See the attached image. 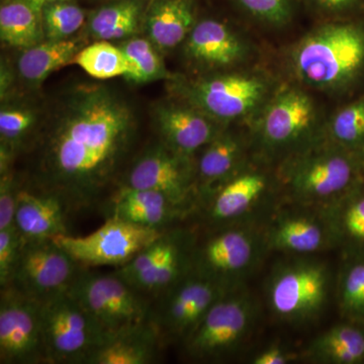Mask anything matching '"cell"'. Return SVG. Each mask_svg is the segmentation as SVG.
Listing matches in <instances>:
<instances>
[{"label":"cell","mask_w":364,"mask_h":364,"mask_svg":"<svg viewBox=\"0 0 364 364\" xmlns=\"http://www.w3.org/2000/svg\"><path fill=\"white\" fill-rule=\"evenodd\" d=\"M337 298L343 318L364 323V257L345 258Z\"/></svg>","instance_id":"1f68e13d"},{"label":"cell","mask_w":364,"mask_h":364,"mask_svg":"<svg viewBox=\"0 0 364 364\" xmlns=\"http://www.w3.org/2000/svg\"><path fill=\"white\" fill-rule=\"evenodd\" d=\"M291 353L282 347L272 346L256 354L251 363L253 364H286L293 360Z\"/></svg>","instance_id":"ab89813d"},{"label":"cell","mask_w":364,"mask_h":364,"mask_svg":"<svg viewBox=\"0 0 364 364\" xmlns=\"http://www.w3.org/2000/svg\"><path fill=\"white\" fill-rule=\"evenodd\" d=\"M326 139L345 149L364 153V92L327 116Z\"/></svg>","instance_id":"f1b7e54d"},{"label":"cell","mask_w":364,"mask_h":364,"mask_svg":"<svg viewBox=\"0 0 364 364\" xmlns=\"http://www.w3.org/2000/svg\"><path fill=\"white\" fill-rule=\"evenodd\" d=\"M255 306L246 294L229 291L210 306L184 340L189 358L217 361L240 348L252 331Z\"/></svg>","instance_id":"52a82bcc"},{"label":"cell","mask_w":364,"mask_h":364,"mask_svg":"<svg viewBox=\"0 0 364 364\" xmlns=\"http://www.w3.org/2000/svg\"><path fill=\"white\" fill-rule=\"evenodd\" d=\"M121 48L130 66L127 78L144 83L165 75L161 59L149 41L132 39Z\"/></svg>","instance_id":"836d02e7"},{"label":"cell","mask_w":364,"mask_h":364,"mask_svg":"<svg viewBox=\"0 0 364 364\" xmlns=\"http://www.w3.org/2000/svg\"><path fill=\"white\" fill-rule=\"evenodd\" d=\"M72 63L77 64L97 79H109L128 75L130 66L122 48L112 45L109 41L93 43L79 51Z\"/></svg>","instance_id":"4dcf8cb0"},{"label":"cell","mask_w":364,"mask_h":364,"mask_svg":"<svg viewBox=\"0 0 364 364\" xmlns=\"http://www.w3.org/2000/svg\"><path fill=\"white\" fill-rule=\"evenodd\" d=\"M363 165H364V153H363Z\"/></svg>","instance_id":"b9f144b4"},{"label":"cell","mask_w":364,"mask_h":364,"mask_svg":"<svg viewBox=\"0 0 364 364\" xmlns=\"http://www.w3.org/2000/svg\"><path fill=\"white\" fill-rule=\"evenodd\" d=\"M0 363H48L41 303L9 287L1 289Z\"/></svg>","instance_id":"5bb4252c"},{"label":"cell","mask_w":364,"mask_h":364,"mask_svg":"<svg viewBox=\"0 0 364 364\" xmlns=\"http://www.w3.org/2000/svg\"><path fill=\"white\" fill-rule=\"evenodd\" d=\"M183 46L186 58L205 74L262 64L259 46L248 33L215 18L196 21Z\"/></svg>","instance_id":"30bf717a"},{"label":"cell","mask_w":364,"mask_h":364,"mask_svg":"<svg viewBox=\"0 0 364 364\" xmlns=\"http://www.w3.org/2000/svg\"><path fill=\"white\" fill-rule=\"evenodd\" d=\"M229 291H232L188 272L161 294L160 308L157 312L153 311V324L160 336L184 341L210 306Z\"/></svg>","instance_id":"9a60e30c"},{"label":"cell","mask_w":364,"mask_h":364,"mask_svg":"<svg viewBox=\"0 0 364 364\" xmlns=\"http://www.w3.org/2000/svg\"><path fill=\"white\" fill-rule=\"evenodd\" d=\"M159 332L152 323L98 347L86 364H147L156 358Z\"/></svg>","instance_id":"484cf974"},{"label":"cell","mask_w":364,"mask_h":364,"mask_svg":"<svg viewBox=\"0 0 364 364\" xmlns=\"http://www.w3.org/2000/svg\"><path fill=\"white\" fill-rule=\"evenodd\" d=\"M40 303L48 363L86 364L102 345L87 314L68 291Z\"/></svg>","instance_id":"9c48e42d"},{"label":"cell","mask_w":364,"mask_h":364,"mask_svg":"<svg viewBox=\"0 0 364 364\" xmlns=\"http://www.w3.org/2000/svg\"><path fill=\"white\" fill-rule=\"evenodd\" d=\"M196 21L195 0H153L146 14L151 41L162 50L183 44Z\"/></svg>","instance_id":"603a6c76"},{"label":"cell","mask_w":364,"mask_h":364,"mask_svg":"<svg viewBox=\"0 0 364 364\" xmlns=\"http://www.w3.org/2000/svg\"><path fill=\"white\" fill-rule=\"evenodd\" d=\"M33 124L32 112L18 109H2L0 112L1 148L13 154L14 146L28 133Z\"/></svg>","instance_id":"8d00e7d4"},{"label":"cell","mask_w":364,"mask_h":364,"mask_svg":"<svg viewBox=\"0 0 364 364\" xmlns=\"http://www.w3.org/2000/svg\"><path fill=\"white\" fill-rule=\"evenodd\" d=\"M131 127L128 109L109 93L83 97L48 143L46 191L61 196L71 210L92 205L127 149Z\"/></svg>","instance_id":"6da1fadb"},{"label":"cell","mask_w":364,"mask_h":364,"mask_svg":"<svg viewBox=\"0 0 364 364\" xmlns=\"http://www.w3.org/2000/svg\"><path fill=\"white\" fill-rule=\"evenodd\" d=\"M329 282L327 268L317 261H294L280 267L268 286L272 312L289 323L311 320L325 306Z\"/></svg>","instance_id":"8fae6325"},{"label":"cell","mask_w":364,"mask_h":364,"mask_svg":"<svg viewBox=\"0 0 364 364\" xmlns=\"http://www.w3.org/2000/svg\"><path fill=\"white\" fill-rule=\"evenodd\" d=\"M77 53L75 41L48 40L26 49L18 59V71L28 82L40 83L52 72L72 63Z\"/></svg>","instance_id":"4316f807"},{"label":"cell","mask_w":364,"mask_h":364,"mask_svg":"<svg viewBox=\"0 0 364 364\" xmlns=\"http://www.w3.org/2000/svg\"><path fill=\"white\" fill-rule=\"evenodd\" d=\"M141 11L139 0H114L93 14L90 21L91 35L100 41L128 37L138 28Z\"/></svg>","instance_id":"f546056e"},{"label":"cell","mask_w":364,"mask_h":364,"mask_svg":"<svg viewBox=\"0 0 364 364\" xmlns=\"http://www.w3.org/2000/svg\"><path fill=\"white\" fill-rule=\"evenodd\" d=\"M71 208L56 193L18 189L14 225L26 241L47 240L69 234L67 215Z\"/></svg>","instance_id":"ffe728a7"},{"label":"cell","mask_w":364,"mask_h":364,"mask_svg":"<svg viewBox=\"0 0 364 364\" xmlns=\"http://www.w3.org/2000/svg\"><path fill=\"white\" fill-rule=\"evenodd\" d=\"M179 210L162 193L124 186L114 198L112 215L139 226L164 230Z\"/></svg>","instance_id":"cb8c5ba5"},{"label":"cell","mask_w":364,"mask_h":364,"mask_svg":"<svg viewBox=\"0 0 364 364\" xmlns=\"http://www.w3.org/2000/svg\"><path fill=\"white\" fill-rule=\"evenodd\" d=\"M330 242L333 245L331 234L322 215H284L270 228L267 236V247L294 254L318 252Z\"/></svg>","instance_id":"7402d4cb"},{"label":"cell","mask_w":364,"mask_h":364,"mask_svg":"<svg viewBox=\"0 0 364 364\" xmlns=\"http://www.w3.org/2000/svg\"><path fill=\"white\" fill-rule=\"evenodd\" d=\"M23 238L16 225L0 230V287L1 289L11 284L14 268L20 257Z\"/></svg>","instance_id":"74e56055"},{"label":"cell","mask_w":364,"mask_h":364,"mask_svg":"<svg viewBox=\"0 0 364 364\" xmlns=\"http://www.w3.org/2000/svg\"><path fill=\"white\" fill-rule=\"evenodd\" d=\"M157 119L165 145L189 158H196L225 128L186 102L160 107Z\"/></svg>","instance_id":"d6986e66"},{"label":"cell","mask_w":364,"mask_h":364,"mask_svg":"<svg viewBox=\"0 0 364 364\" xmlns=\"http://www.w3.org/2000/svg\"><path fill=\"white\" fill-rule=\"evenodd\" d=\"M68 293L87 314L102 345L152 323L145 294L116 272L102 274L81 269Z\"/></svg>","instance_id":"8992f818"},{"label":"cell","mask_w":364,"mask_h":364,"mask_svg":"<svg viewBox=\"0 0 364 364\" xmlns=\"http://www.w3.org/2000/svg\"><path fill=\"white\" fill-rule=\"evenodd\" d=\"M274 168L277 184L303 205L324 207L364 181L363 155L327 139Z\"/></svg>","instance_id":"5b68a950"},{"label":"cell","mask_w":364,"mask_h":364,"mask_svg":"<svg viewBox=\"0 0 364 364\" xmlns=\"http://www.w3.org/2000/svg\"><path fill=\"white\" fill-rule=\"evenodd\" d=\"M198 154L196 184L207 189L217 188L253 160L249 127H225Z\"/></svg>","instance_id":"e0dca14e"},{"label":"cell","mask_w":364,"mask_h":364,"mask_svg":"<svg viewBox=\"0 0 364 364\" xmlns=\"http://www.w3.org/2000/svg\"><path fill=\"white\" fill-rule=\"evenodd\" d=\"M312 363L364 364V323L346 320L314 340L306 351Z\"/></svg>","instance_id":"d4e9b609"},{"label":"cell","mask_w":364,"mask_h":364,"mask_svg":"<svg viewBox=\"0 0 364 364\" xmlns=\"http://www.w3.org/2000/svg\"><path fill=\"white\" fill-rule=\"evenodd\" d=\"M318 21L344 20L364 16V0H303Z\"/></svg>","instance_id":"d590c367"},{"label":"cell","mask_w":364,"mask_h":364,"mask_svg":"<svg viewBox=\"0 0 364 364\" xmlns=\"http://www.w3.org/2000/svg\"><path fill=\"white\" fill-rule=\"evenodd\" d=\"M165 230L139 226L112 215L85 236L58 235L53 241L83 267H122L156 241Z\"/></svg>","instance_id":"ba28073f"},{"label":"cell","mask_w":364,"mask_h":364,"mask_svg":"<svg viewBox=\"0 0 364 364\" xmlns=\"http://www.w3.org/2000/svg\"><path fill=\"white\" fill-rule=\"evenodd\" d=\"M82 267L53 239H23L20 257L9 287L43 301L68 291Z\"/></svg>","instance_id":"7c38bea8"},{"label":"cell","mask_w":364,"mask_h":364,"mask_svg":"<svg viewBox=\"0 0 364 364\" xmlns=\"http://www.w3.org/2000/svg\"><path fill=\"white\" fill-rule=\"evenodd\" d=\"M322 218L344 258L364 257V181L324 205Z\"/></svg>","instance_id":"44dd1931"},{"label":"cell","mask_w":364,"mask_h":364,"mask_svg":"<svg viewBox=\"0 0 364 364\" xmlns=\"http://www.w3.org/2000/svg\"><path fill=\"white\" fill-rule=\"evenodd\" d=\"M85 20L81 7L67 1L48 4L42 13V25L47 40H65L80 30Z\"/></svg>","instance_id":"e575fe53"},{"label":"cell","mask_w":364,"mask_h":364,"mask_svg":"<svg viewBox=\"0 0 364 364\" xmlns=\"http://www.w3.org/2000/svg\"><path fill=\"white\" fill-rule=\"evenodd\" d=\"M42 18L21 0H9L0 7V37L11 47L28 48L39 44Z\"/></svg>","instance_id":"83f0119b"},{"label":"cell","mask_w":364,"mask_h":364,"mask_svg":"<svg viewBox=\"0 0 364 364\" xmlns=\"http://www.w3.org/2000/svg\"><path fill=\"white\" fill-rule=\"evenodd\" d=\"M244 16L263 28H286L293 23L303 0H233Z\"/></svg>","instance_id":"d6a6232c"},{"label":"cell","mask_w":364,"mask_h":364,"mask_svg":"<svg viewBox=\"0 0 364 364\" xmlns=\"http://www.w3.org/2000/svg\"><path fill=\"white\" fill-rule=\"evenodd\" d=\"M28 6L32 7L35 13L42 18V13L48 4H55V2L67 1V0H21Z\"/></svg>","instance_id":"60d3db41"},{"label":"cell","mask_w":364,"mask_h":364,"mask_svg":"<svg viewBox=\"0 0 364 364\" xmlns=\"http://www.w3.org/2000/svg\"><path fill=\"white\" fill-rule=\"evenodd\" d=\"M282 78L312 92L350 98L364 92V16L318 21L282 53Z\"/></svg>","instance_id":"7a4b0ae2"},{"label":"cell","mask_w":364,"mask_h":364,"mask_svg":"<svg viewBox=\"0 0 364 364\" xmlns=\"http://www.w3.org/2000/svg\"><path fill=\"white\" fill-rule=\"evenodd\" d=\"M326 121L312 91L284 80L249 126L254 158L275 167L324 142Z\"/></svg>","instance_id":"3957f363"},{"label":"cell","mask_w":364,"mask_h":364,"mask_svg":"<svg viewBox=\"0 0 364 364\" xmlns=\"http://www.w3.org/2000/svg\"><path fill=\"white\" fill-rule=\"evenodd\" d=\"M18 189L14 186L13 176L1 174L0 181V230L14 226L16 217V196Z\"/></svg>","instance_id":"f35d334b"},{"label":"cell","mask_w":364,"mask_h":364,"mask_svg":"<svg viewBox=\"0 0 364 364\" xmlns=\"http://www.w3.org/2000/svg\"><path fill=\"white\" fill-rule=\"evenodd\" d=\"M284 79L259 64L247 68L205 74L179 87L184 102L222 126H250Z\"/></svg>","instance_id":"277c9868"},{"label":"cell","mask_w":364,"mask_h":364,"mask_svg":"<svg viewBox=\"0 0 364 364\" xmlns=\"http://www.w3.org/2000/svg\"><path fill=\"white\" fill-rule=\"evenodd\" d=\"M259 252L260 240L253 232L230 228L191 250L189 272L235 291V284L253 267Z\"/></svg>","instance_id":"4fadbf2b"},{"label":"cell","mask_w":364,"mask_h":364,"mask_svg":"<svg viewBox=\"0 0 364 364\" xmlns=\"http://www.w3.org/2000/svg\"><path fill=\"white\" fill-rule=\"evenodd\" d=\"M277 184L274 167L253 158L240 171L215 189L210 203V217L227 222L249 212Z\"/></svg>","instance_id":"ac0fdd59"},{"label":"cell","mask_w":364,"mask_h":364,"mask_svg":"<svg viewBox=\"0 0 364 364\" xmlns=\"http://www.w3.org/2000/svg\"><path fill=\"white\" fill-rule=\"evenodd\" d=\"M126 186L157 191L181 208L196 186L195 158L178 154L166 145L151 150L134 165Z\"/></svg>","instance_id":"2e32d148"}]
</instances>
